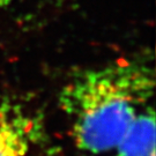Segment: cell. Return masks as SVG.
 <instances>
[{"instance_id":"cell-1","label":"cell","mask_w":156,"mask_h":156,"mask_svg":"<svg viewBox=\"0 0 156 156\" xmlns=\"http://www.w3.org/2000/svg\"><path fill=\"white\" fill-rule=\"evenodd\" d=\"M154 91V69L141 60H118L78 73L60 94L75 145L90 154L113 151L138 116L153 106Z\"/></svg>"},{"instance_id":"cell-2","label":"cell","mask_w":156,"mask_h":156,"mask_svg":"<svg viewBox=\"0 0 156 156\" xmlns=\"http://www.w3.org/2000/svg\"><path fill=\"white\" fill-rule=\"evenodd\" d=\"M31 122L16 108L0 103V156H31Z\"/></svg>"},{"instance_id":"cell-3","label":"cell","mask_w":156,"mask_h":156,"mask_svg":"<svg viewBox=\"0 0 156 156\" xmlns=\"http://www.w3.org/2000/svg\"><path fill=\"white\" fill-rule=\"evenodd\" d=\"M116 156H155V113L149 106L129 126L115 149Z\"/></svg>"},{"instance_id":"cell-4","label":"cell","mask_w":156,"mask_h":156,"mask_svg":"<svg viewBox=\"0 0 156 156\" xmlns=\"http://www.w3.org/2000/svg\"><path fill=\"white\" fill-rule=\"evenodd\" d=\"M17 1H21V0H0V6H9Z\"/></svg>"}]
</instances>
